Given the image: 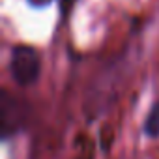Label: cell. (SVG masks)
I'll list each match as a JSON object with an SVG mask.
<instances>
[{"mask_svg": "<svg viewBox=\"0 0 159 159\" xmlns=\"http://www.w3.org/2000/svg\"><path fill=\"white\" fill-rule=\"evenodd\" d=\"M10 71L13 81L21 86H30L39 79L41 62L34 47L28 45H17L11 49L10 56Z\"/></svg>", "mask_w": 159, "mask_h": 159, "instance_id": "obj_1", "label": "cell"}, {"mask_svg": "<svg viewBox=\"0 0 159 159\" xmlns=\"http://www.w3.org/2000/svg\"><path fill=\"white\" fill-rule=\"evenodd\" d=\"M0 112H2V137L10 139L25 122L26 112L21 109V105L11 99L8 92L2 94V105H0Z\"/></svg>", "mask_w": 159, "mask_h": 159, "instance_id": "obj_2", "label": "cell"}, {"mask_svg": "<svg viewBox=\"0 0 159 159\" xmlns=\"http://www.w3.org/2000/svg\"><path fill=\"white\" fill-rule=\"evenodd\" d=\"M144 133L152 139L159 137V101L153 103V107L150 109V112L144 120Z\"/></svg>", "mask_w": 159, "mask_h": 159, "instance_id": "obj_3", "label": "cell"}, {"mask_svg": "<svg viewBox=\"0 0 159 159\" xmlns=\"http://www.w3.org/2000/svg\"><path fill=\"white\" fill-rule=\"evenodd\" d=\"M52 2V0H28V4L32 6V8H45V6H49Z\"/></svg>", "mask_w": 159, "mask_h": 159, "instance_id": "obj_4", "label": "cell"}, {"mask_svg": "<svg viewBox=\"0 0 159 159\" xmlns=\"http://www.w3.org/2000/svg\"><path fill=\"white\" fill-rule=\"evenodd\" d=\"M79 159H86V157H79Z\"/></svg>", "mask_w": 159, "mask_h": 159, "instance_id": "obj_5", "label": "cell"}]
</instances>
